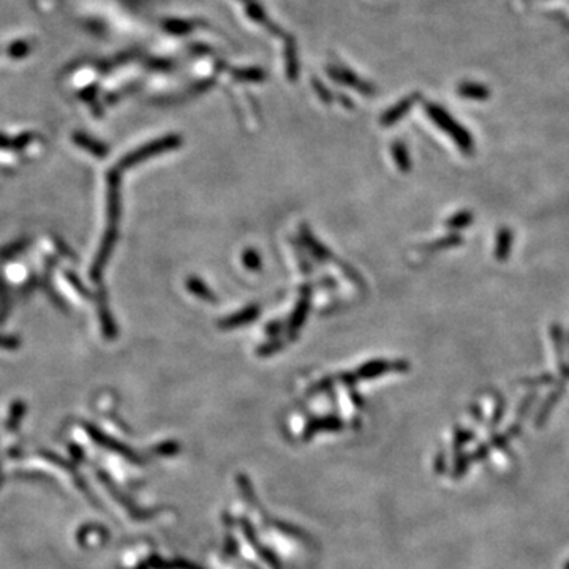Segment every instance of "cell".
<instances>
[{"label": "cell", "mask_w": 569, "mask_h": 569, "mask_svg": "<svg viewBox=\"0 0 569 569\" xmlns=\"http://www.w3.org/2000/svg\"><path fill=\"white\" fill-rule=\"evenodd\" d=\"M283 347H284V340H282V338H276V340L261 345V347L258 348V354L261 356V358H264V356H271L276 351H280Z\"/></svg>", "instance_id": "d6986e66"}, {"label": "cell", "mask_w": 569, "mask_h": 569, "mask_svg": "<svg viewBox=\"0 0 569 569\" xmlns=\"http://www.w3.org/2000/svg\"><path fill=\"white\" fill-rule=\"evenodd\" d=\"M462 244V238L459 236V234H450V236L446 238H441L436 240V242L430 244V245H425V250H440V249H450V247H456V245H461Z\"/></svg>", "instance_id": "e0dca14e"}, {"label": "cell", "mask_w": 569, "mask_h": 569, "mask_svg": "<svg viewBox=\"0 0 569 569\" xmlns=\"http://www.w3.org/2000/svg\"><path fill=\"white\" fill-rule=\"evenodd\" d=\"M563 569H569V560L565 563V566H563Z\"/></svg>", "instance_id": "4316f807"}, {"label": "cell", "mask_w": 569, "mask_h": 569, "mask_svg": "<svg viewBox=\"0 0 569 569\" xmlns=\"http://www.w3.org/2000/svg\"><path fill=\"white\" fill-rule=\"evenodd\" d=\"M187 288L191 294H195V296H198L202 300H207V302H213V300H217V296L211 291V288L207 287V284L198 277H189Z\"/></svg>", "instance_id": "9c48e42d"}, {"label": "cell", "mask_w": 569, "mask_h": 569, "mask_svg": "<svg viewBox=\"0 0 569 569\" xmlns=\"http://www.w3.org/2000/svg\"><path fill=\"white\" fill-rule=\"evenodd\" d=\"M392 155L401 171H409V168H412V160H409L408 151L405 144H402V142H396V144L392 146Z\"/></svg>", "instance_id": "5bb4252c"}, {"label": "cell", "mask_w": 569, "mask_h": 569, "mask_svg": "<svg viewBox=\"0 0 569 569\" xmlns=\"http://www.w3.org/2000/svg\"><path fill=\"white\" fill-rule=\"evenodd\" d=\"M258 316H260L258 305H249V307H245L244 310L236 311V314H233L231 316H226V318L218 321V326H220L222 329H234V327H238V326L249 325V322L255 321Z\"/></svg>", "instance_id": "8992f818"}, {"label": "cell", "mask_w": 569, "mask_h": 569, "mask_svg": "<svg viewBox=\"0 0 569 569\" xmlns=\"http://www.w3.org/2000/svg\"><path fill=\"white\" fill-rule=\"evenodd\" d=\"M461 95L463 97H468V98H476V100H483V98L489 97V90L485 89L483 86H478V84H463L461 86Z\"/></svg>", "instance_id": "2e32d148"}, {"label": "cell", "mask_w": 569, "mask_h": 569, "mask_svg": "<svg viewBox=\"0 0 569 569\" xmlns=\"http://www.w3.org/2000/svg\"><path fill=\"white\" fill-rule=\"evenodd\" d=\"M67 276H68V280H70V283L73 284L75 288H78V291H79L81 294H83V296H89V293H86V288L83 287V284L79 283V280H76V278H78V277H75L73 273H70V272L67 273Z\"/></svg>", "instance_id": "603a6c76"}, {"label": "cell", "mask_w": 569, "mask_h": 569, "mask_svg": "<svg viewBox=\"0 0 569 569\" xmlns=\"http://www.w3.org/2000/svg\"><path fill=\"white\" fill-rule=\"evenodd\" d=\"M73 141L78 144L79 147H83V149L89 151L90 154H94L95 157H106L108 155V147L105 144H102V142H98L95 139L89 138V136H84V135H75L73 136Z\"/></svg>", "instance_id": "30bf717a"}, {"label": "cell", "mask_w": 569, "mask_h": 569, "mask_svg": "<svg viewBox=\"0 0 569 569\" xmlns=\"http://www.w3.org/2000/svg\"><path fill=\"white\" fill-rule=\"evenodd\" d=\"M414 98H416V97H409V98H407V100H402L401 103H398V105L391 108L389 111H387V113L385 114V116L381 117V124H383V125H391V124H394V122H397V120L401 119V117H403L405 113H407L408 109L413 106V100H414Z\"/></svg>", "instance_id": "7c38bea8"}, {"label": "cell", "mask_w": 569, "mask_h": 569, "mask_svg": "<svg viewBox=\"0 0 569 569\" xmlns=\"http://www.w3.org/2000/svg\"><path fill=\"white\" fill-rule=\"evenodd\" d=\"M561 396H563V387H560V389H558V391H554V394H552V396L547 397L544 407L539 409L538 418H536V425L541 427V425H543V424L546 423L547 416L550 414V412H552V409H554V407L557 405V402L560 401Z\"/></svg>", "instance_id": "4fadbf2b"}, {"label": "cell", "mask_w": 569, "mask_h": 569, "mask_svg": "<svg viewBox=\"0 0 569 569\" xmlns=\"http://www.w3.org/2000/svg\"><path fill=\"white\" fill-rule=\"evenodd\" d=\"M525 385H546V383H552V376L550 375H546V376H539V378L536 380H530V381H523Z\"/></svg>", "instance_id": "d4e9b609"}, {"label": "cell", "mask_w": 569, "mask_h": 569, "mask_svg": "<svg viewBox=\"0 0 569 569\" xmlns=\"http://www.w3.org/2000/svg\"><path fill=\"white\" fill-rule=\"evenodd\" d=\"M98 314H100V322H102V327H103V332H105V336L108 338L116 337L117 336L116 322H114L111 310H109V307H108L106 293L103 291V289H102L100 296H98Z\"/></svg>", "instance_id": "52a82bcc"}, {"label": "cell", "mask_w": 569, "mask_h": 569, "mask_svg": "<svg viewBox=\"0 0 569 569\" xmlns=\"http://www.w3.org/2000/svg\"><path fill=\"white\" fill-rule=\"evenodd\" d=\"M561 372H563V375L568 376V378H569V367H565V365H563V367H561Z\"/></svg>", "instance_id": "484cf974"}, {"label": "cell", "mask_w": 569, "mask_h": 569, "mask_svg": "<svg viewBox=\"0 0 569 569\" xmlns=\"http://www.w3.org/2000/svg\"><path fill=\"white\" fill-rule=\"evenodd\" d=\"M300 239H302L304 247L307 249L311 253V256H315L318 261H327L332 258L331 250H327L325 245L311 236V233L309 231L307 226H302V229H300Z\"/></svg>", "instance_id": "ba28073f"}, {"label": "cell", "mask_w": 569, "mask_h": 569, "mask_svg": "<svg viewBox=\"0 0 569 569\" xmlns=\"http://www.w3.org/2000/svg\"><path fill=\"white\" fill-rule=\"evenodd\" d=\"M511 247H512V233L508 228H503L501 231L498 233V238H496L495 256L500 261L508 260Z\"/></svg>", "instance_id": "8fae6325"}, {"label": "cell", "mask_w": 569, "mask_h": 569, "mask_svg": "<svg viewBox=\"0 0 569 569\" xmlns=\"http://www.w3.org/2000/svg\"><path fill=\"white\" fill-rule=\"evenodd\" d=\"M387 370H408L407 360H396V363H387L385 359H374L367 364H363L358 370L356 376L359 378H375V376L383 375Z\"/></svg>", "instance_id": "277c9868"}, {"label": "cell", "mask_w": 569, "mask_h": 569, "mask_svg": "<svg viewBox=\"0 0 569 569\" xmlns=\"http://www.w3.org/2000/svg\"><path fill=\"white\" fill-rule=\"evenodd\" d=\"M30 135H23L19 138L7 141L5 138H0V147H15V149H19V147H24L30 142Z\"/></svg>", "instance_id": "ffe728a7"}, {"label": "cell", "mask_w": 569, "mask_h": 569, "mask_svg": "<svg viewBox=\"0 0 569 569\" xmlns=\"http://www.w3.org/2000/svg\"><path fill=\"white\" fill-rule=\"evenodd\" d=\"M503 412H505V402H503L501 398H498V403H496V412H495V414H494V419H492V424L496 425L498 423H500V421H501V416H503Z\"/></svg>", "instance_id": "7402d4cb"}, {"label": "cell", "mask_w": 569, "mask_h": 569, "mask_svg": "<svg viewBox=\"0 0 569 569\" xmlns=\"http://www.w3.org/2000/svg\"><path fill=\"white\" fill-rule=\"evenodd\" d=\"M429 116L435 120V124L438 125L441 130H445L451 138L457 142V146L465 152V154H472L473 152V138L472 135L468 133L467 130L462 128V125H459L456 120H454L450 114H447L445 109H441L435 105H427L425 106Z\"/></svg>", "instance_id": "3957f363"}, {"label": "cell", "mask_w": 569, "mask_h": 569, "mask_svg": "<svg viewBox=\"0 0 569 569\" xmlns=\"http://www.w3.org/2000/svg\"><path fill=\"white\" fill-rule=\"evenodd\" d=\"M19 347V340L15 337H3L0 336V348H7V349H15Z\"/></svg>", "instance_id": "44dd1931"}, {"label": "cell", "mask_w": 569, "mask_h": 569, "mask_svg": "<svg viewBox=\"0 0 569 569\" xmlns=\"http://www.w3.org/2000/svg\"><path fill=\"white\" fill-rule=\"evenodd\" d=\"M120 218V177L117 171H111L108 174V222L106 231L103 236L102 245L98 249V253L94 260L90 269L92 280L100 282L105 271V266L113 253V249L116 247L117 240V225Z\"/></svg>", "instance_id": "6da1fadb"}, {"label": "cell", "mask_w": 569, "mask_h": 569, "mask_svg": "<svg viewBox=\"0 0 569 569\" xmlns=\"http://www.w3.org/2000/svg\"><path fill=\"white\" fill-rule=\"evenodd\" d=\"M473 223V213L472 212H459L456 215H452L450 220L446 222L447 228L451 229H462V228H467Z\"/></svg>", "instance_id": "9a60e30c"}, {"label": "cell", "mask_w": 569, "mask_h": 569, "mask_svg": "<svg viewBox=\"0 0 569 569\" xmlns=\"http://www.w3.org/2000/svg\"><path fill=\"white\" fill-rule=\"evenodd\" d=\"M266 332L269 334V336H278V334L282 332V322L273 321V322H271V325H267Z\"/></svg>", "instance_id": "cb8c5ba5"}, {"label": "cell", "mask_w": 569, "mask_h": 569, "mask_svg": "<svg viewBox=\"0 0 569 569\" xmlns=\"http://www.w3.org/2000/svg\"><path fill=\"white\" fill-rule=\"evenodd\" d=\"M244 266L247 267L249 271H260L261 269V256L258 255V251L253 249H247L242 255Z\"/></svg>", "instance_id": "ac0fdd59"}, {"label": "cell", "mask_w": 569, "mask_h": 569, "mask_svg": "<svg viewBox=\"0 0 569 569\" xmlns=\"http://www.w3.org/2000/svg\"><path fill=\"white\" fill-rule=\"evenodd\" d=\"M309 310H310V287L309 284H305V287H302V298L299 299L296 309H294V311L291 314V318H289V322H288L289 334L291 332L294 334L300 329V326H302L305 320H307Z\"/></svg>", "instance_id": "5b68a950"}, {"label": "cell", "mask_w": 569, "mask_h": 569, "mask_svg": "<svg viewBox=\"0 0 569 569\" xmlns=\"http://www.w3.org/2000/svg\"><path fill=\"white\" fill-rule=\"evenodd\" d=\"M180 144H182V138H180V136H177V135H169V136H165V138H160V139H157L154 142H147V144L139 147V149H136V151L131 152V154H128L127 157H124L119 163V168L120 169L133 168V166L138 165V163L147 160V158L157 157V155L163 154V152L176 149V147H179Z\"/></svg>", "instance_id": "7a4b0ae2"}]
</instances>
